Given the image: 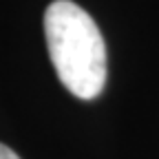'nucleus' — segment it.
<instances>
[{"label": "nucleus", "instance_id": "obj_1", "mask_svg": "<svg viewBox=\"0 0 159 159\" xmlns=\"http://www.w3.org/2000/svg\"><path fill=\"white\" fill-rule=\"evenodd\" d=\"M49 57L64 89L95 99L106 84V44L95 20L71 0H55L44 13Z\"/></svg>", "mask_w": 159, "mask_h": 159}, {"label": "nucleus", "instance_id": "obj_2", "mask_svg": "<svg viewBox=\"0 0 159 159\" xmlns=\"http://www.w3.org/2000/svg\"><path fill=\"white\" fill-rule=\"evenodd\" d=\"M0 159H20L9 146H5V144H0Z\"/></svg>", "mask_w": 159, "mask_h": 159}]
</instances>
